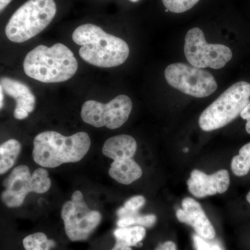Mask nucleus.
I'll use <instances>...</instances> for the list:
<instances>
[{"label": "nucleus", "mask_w": 250, "mask_h": 250, "mask_svg": "<svg viewBox=\"0 0 250 250\" xmlns=\"http://www.w3.org/2000/svg\"><path fill=\"white\" fill-rule=\"evenodd\" d=\"M72 40L82 46L79 52L81 58L94 66H119L129 57V47L124 40L95 24L77 27L72 34Z\"/></svg>", "instance_id": "f257e3e1"}, {"label": "nucleus", "mask_w": 250, "mask_h": 250, "mask_svg": "<svg viewBox=\"0 0 250 250\" xmlns=\"http://www.w3.org/2000/svg\"><path fill=\"white\" fill-rule=\"evenodd\" d=\"M26 75L43 83H60L71 79L78 62L68 47L62 43L52 47L40 45L26 55L23 62Z\"/></svg>", "instance_id": "f03ea898"}, {"label": "nucleus", "mask_w": 250, "mask_h": 250, "mask_svg": "<svg viewBox=\"0 0 250 250\" xmlns=\"http://www.w3.org/2000/svg\"><path fill=\"white\" fill-rule=\"evenodd\" d=\"M90 144L89 136L85 132L65 136L56 131H44L34 139L33 159L41 167L54 168L80 161L86 155Z\"/></svg>", "instance_id": "7ed1b4c3"}, {"label": "nucleus", "mask_w": 250, "mask_h": 250, "mask_svg": "<svg viewBox=\"0 0 250 250\" xmlns=\"http://www.w3.org/2000/svg\"><path fill=\"white\" fill-rule=\"evenodd\" d=\"M56 13L54 0H28L10 18L5 28L6 37L16 43L25 42L43 31Z\"/></svg>", "instance_id": "20e7f679"}, {"label": "nucleus", "mask_w": 250, "mask_h": 250, "mask_svg": "<svg viewBox=\"0 0 250 250\" xmlns=\"http://www.w3.org/2000/svg\"><path fill=\"white\" fill-rule=\"evenodd\" d=\"M250 83L239 82L230 86L202 112L199 125L205 131H211L226 126L241 116L250 103Z\"/></svg>", "instance_id": "39448f33"}, {"label": "nucleus", "mask_w": 250, "mask_h": 250, "mask_svg": "<svg viewBox=\"0 0 250 250\" xmlns=\"http://www.w3.org/2000/svg\"><path fill=\"white\" fill-rule=\"evenodd\" d=\"M51 185L52 182L45 169L38 168L31 174L27 166H19L3 182L5 190L1 193V201L9 208H16L22 206L28 194L45 193Z\"/></svg>", "instance_id": "423d86ee"}, {"label": "nucleus", "mask_w": 250, "mask_h": 250, "mask_svg": "<svg viewBox=\"0 0 250 250\" xmlns=\"http://www.w3.org/2000/svg\"><path fill=\"white\" fill-rule=\"evenodd\" d=\"M62 218L69 239L76 242L88 239L101 223L103 217L98 210H90L83 193L76 190L72 194L71 200L62 206Z\"/></svg>", "instance_id": "0eeeda50"}, {"label": "nucleus", "mask_w": 250, "mask_h": 250, "mask_svg": "<svg viewBox=\"0 0 250 250\" xmlns=\"http://www.w3.org/2000/svg\"><path fill=\"white\" fill-rule=\"evenodd\" d=\"M164 75L171 86L195 98H207L218 88L216 81L209 72L190 64H170L166 67Z\"/></svg>", "instance_id": "6e6552de"}, {"label": "nucleus", "mask_w": 250, "mask_h": 250, "mask_svg": "<svg viewBox=\"0 0 250 250\" xmlns=\"http://www.w3.org/2000/svg\"><path fill=\"white\" fill-rule=\"evenodd\" d=\"M184 54L190 65L202 69L223 68L232 58V52L228 46L207 43L203 31L198 27L188 31Z\"/></svg>", "instance_id": "1a4fd4ad"}, {"label": "nucleus", "mask_w": 250, "mask_h": 250, "mask_svg": "<svg viewBox=\"0 0 250 250\" xmlns=\"http://www.w3.org/2000/svg\"><path fill=\"white\" fill-rule=\"evenodd\" d=\"M131 110V99L126 95H119L106 104L88 100L82 106L81 117L84 123L95 127L106 126L116 129L127 121Z\"/></svg>", "instance_id": "9d476101"}, {"label": "nucleus", "mask_w": 250, "mask_h": 250, "mask_svg": "<svg viewBox=\"0 0 250 250\" xmlns=\"http://www.w3.org/2000/svg\"><path fill=\"white\" fill-rule=\"evenodd\" d=\"M229 184V174L226 170H219L210 175L202 171L194 170L187 181L189 191L197 198L224 193L228 190Z\"/></svg>", "instance_id": "9b49d317"}, {"label": "nucleus", "mask_w": 250, "mask_h": 250, "mask_svg": "<svg viewBox=\"0 0 250 250\" xmlns=\"http://www.w3.org/2000/svg\"><path fill=\"white\" fill-rule=\"evenodd\" d=\"M177 218L181 223L190 225L197 235L207 240L215 237V229L196 200L187 197L182 201V208L177 210Z\"/></svg>", "instance_id": "f8f14e48"}, {"label": "nucleus", "mask_w": 250, "mask_h": 250, "mask_svg": "<svg viewBox=\"0 0 250 250\" xmlns=\"http://www.w3.org/2000/svg\"><path fill=\"white\" fill-rule=\"evenodd\" d=\"M137 150L136 140L129 135L121 134L108 139L104 144L103 153L113 161L131 159Z\"/></svg>", "instance_id": "ddd939ff"}, {"label": "nucleus", "mask_w": 250, "mask_h": 250, "mask_svg": "<svg viewBox=\"0 0 250 250\" xmlns=\"http://www.w3.org/2000/svg\"><path fill=\"white\" fill-rule=\"evenodd\" d=\"M0 86L6 95L15 99L16 106H22L29 113L34 111L36 97L27 85L9 77H1Z\"/></svg>", "instance_id": "4468645a"}, {"label": "nucleus", "mask_w": 250, "mask_h": 250, "mask_svg": "<svg viewBox=\"0 0 250 250\" xmlns=\"http://www.w3.org/2000/svg\"><path fill=\"white\" fill-rule=\"evenodd\" d=\"M108 174L118 183L129 185L141 178L143 171L139 164L131 158L113 161L108 170Z\"/></svg>", "instance_id": "2eb2a0df"}, {"label": "nucleus", "mask_w": 250, "mask_h": 250, "mask_svg": "<svg viewBox=\"0 0 250 250\" xmlns=\"http://www.w3.org/2000/svg\"><path fill=\"white\" fill-rule=\"evenodd\" d=\"M21 151V144L16 139H10L0 146V174L6 173L17 160Z\"/></svg>", "instance_id": "dca6fc26"}, {"label": "nucleus", "mask_w": 250, "mask_h": 250, "mask_svg": "<svg viewBox=\"0 0 250 250\" xmlns=\"http://www.w3.org/2000/svg\"><path fill=\"white\" fill-rule=\"evenodd\" d=\"M116 241H120L129 247L136 246L142 242L146 235V230L141 226L118 228L113 232Z\"/></svg>", "instance_id": "f3484780"}, {"label": "nucleus", "mask_w": 250, "mask_h": 250, "mask_svg": "<svg viewBox=\"0 0 250 250\" xmlns=\"http://www.w3.org/2000/svg\"><path fill=\"white\" fill-rule=\"evenodd\" d=\"M231 168L238 177H243L250 170V143L245 145L239 150V154L233 158Z\"/></svg>", "instance_id": "a211bd4d"}, {"label": "nucleus", "mask_w": 250, "mask_h": 250, "mask_svg": "<svg viewBox=\"0 0 250 250\" xmlns=\"http://www.w3.org/2000/svg\"><path fill=\"white\" fill-rule=\"evenodd\" d=\"M25 250H50L56 246L53 240L49 239L45 233L38 232L29 235L23 240Z\"/></svg>", "instance_id": "6ab92c4d"}, {"label": "nucleus", "mask_w": 250, "mask_h": 250, "mask_svg": "<svg viewBox=\"0 0 250 250\" xmlns=\"http://www.w3.org/2000/svg\"><path fill=\"white\" fill-rule=\"evenodd\" d=\"M200 0H162L163 4L169 11L182 14L192 9Z\"/></svg>", "instance_id": "aec40b11"}, {"label": "nucleus", "mask_w": 250, "mask_h": 250, "mask_svg": "<svg viewBox=\"0 0 250 250\" xmlns=\"http://www.w3.org/2000/svg\"><path fill=\"white\" fill-rule=\"evenodd\" d=\"M193 243L196 250H225L218 242L205 239L197 234L193 235Z\"/></svg>", "instance_id": "412c9836"}, {"label": "nucleus", "mask_w": 250, "mask_h": 250, "mask_svg": "<svg viewBox=\"0 0 250 250\" xmlns=\"http://www.w3.org/2000/svg\"><path fill=\"white\" fill-rule=\"evenodd\" d=\"M146 203V199L142 195H137L130 198L125 202L124 207L131 211H138Z\"/></svg>", "instance_id": "4be33fe9"}, {"label": "nucleus", "mask_w": 250, "mask_h": 250, "mask_svg": "<svg viewBox=\"0 0 250 250\" xmlns=\"http://www.w3.org/2000/svg\"><path fill=\"white\" fill-rule=\"evenodd\" d=\"M156 222V217L154 215H139L136 220V226L143 228H152Z\"/></svg>", "instance_id": "5701e85b"}, {"label": "nucleus", "mask_w": 250, "mask_h": 250, "mask_svg": "<svg viewBox=\"0 0 250 250\" xmlns=\"http://www.w3.org/2000/svg\"><path fill=\"white\" fill-rule=\"evenodd\" d=\"M241 116L243 119L246 120V131L248 134H250V103L247 105L246 107L241 112Z\"/></svg>", "instance_id": "b1692460"}, {"label": "nucleus", "mask_w": 250, "mask_h": 250, "mask_svg": "<svg viewBox=\"0 0 250 250\" xmlns=\"http://www.w3.org/2000/svg\"><path fill=\"white\" fill-rule=\"evenodd\" d=\"M14 116L18 120H24L29 116V113L22 106H16L15 107Z\"/></svg>", "instance_id": "393cba45"}, {"label": "nucleus", "mask_w": 250, "mask_h": 250, "mask_svg": "<svg viewBox=\"0 0 250 250\" xmlns=\"http://www.w3.org/2000/svg\"><path fill=\"white\" fill-rule=\"evenodd\" d=\"M155 250H177L175 243L172 241H166L156 247Z\"/></svg>", "instance_id": "a878e982"}, {"label": "nucleus", "mask_w": 250, "mask_h": 250, "mask_svg": "<svg viewBox=\"0 0 250 250\" xmlns=\"http://www.w3.org/2000/svg\"><path fill=\"white\" fill-rule=\"evenodd\" d=\"M111 250H132V249L131 247L125 246L121 242L116 241V244Z\"/></svg>", "instance_id": "bb28decb"}, {"label": "nucleus", "mask_w": 250, "mask_h": 250, "mask_svg": "<svg viewBox=\"0 0 250 250\" xmlns=\"http://www.w3.org/2000/svg\"><path fill=\"white\" fill-rule=\"evenodd\" d=\"M11 1L12 0H0V11H2Z\"/></svg>", "instance_id": "cd10ccee"}, {"label": "nucleus", "mask_w": 250, "mask_h": 250, "mask_svg": "<svg viewBox=\"0 0 250 250\" xmlns=\"http://www.w3.org/2000/svg\"><path fill=\"white\" fill-rule=\"evenodd\" d=\"M4 90H3V88L0 86V96H1V98H0V107L1 108H3V106H4Z\"/></svg>", "instance_id": "c85d7f7f"}, {"label": "nucleus", "mask_w": 250, "mask_h": 250, "mask_svg": "<svg viewBox=\"0 0 250 250\" xmlns=\"http://www.w3.org/2000/svg\"><path fill=\"white\" fill-rule=\"evenodd\" d=\"M246 198H247V201L249 202V203L250 204V191L249 192H248V195H247Z\"/></svg>", "instance_id": "c756f323"}, {"label": "nucleus", "mask_w": 250, "mask_h": 250, "mask_svg": "<svg viewBox=\"0 0 250 250\" xmlns=\"http://www.w3.org/2000/svg\"><path fill=\"white\" fill-rule=\"evenodd\" d=\"M129 1H131V2H137L139 0H129Z\"/></svg>", "instance_id": "7c9ffc66"}, {"label": "nucleus", "mask_w": 250, "mask_h": 250, "mask_svg": "<svg viewBox=\"0 0 250 250\" xmlns=\"http://www.w3.org/2000/svg\"><path fill=\"white\" fill-rule=\"evenodd\" d=\"M184 152H188L187 148H186V149H184Z\"/></svg>", "instance_id": "2f4dec72"}]
</instances>
